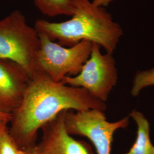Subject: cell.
<instances>
[{
	"instance_id": "6da1fadb",
	"label": "cell",
	"mask_w": 154,
	"mask_h": 154,
	"mask_svg": "<svg viewBox=\"0 0 154 154\" xmlns=\"http://www.w3.org/2000/svg\"><path fill=\"white\" fill-rule=\"evenodd\" d=\"M106 103L94 98L85 89L52 80L37 72L28 85L20 106L12 114L9 133L20 149L35 146L39 130L63 111L98 109Z\"/></svg>"
},
{
	"instance_id": "7a4b0ae2",
	"label": "cell",
	"mask_w": 154,
	"mask_h": 154,
	"mask_svg": "<svg viewBox=\"0 0 154 154\" xmlns=\"http://www.w3.org/2000/svg\"><path fill=\"white\" fill-rule=\"evenodd\" d=\"M75 5L70 20L61 22L38 20L34 28L62 46L71 47L85 40L112 54L123 35L121 26L105 8L95 5L92 1L75 0Z\"/></svg>"
},
{
	"instance_id": "3957f363",
	"label": "cell",
	"mask_w": 154,
	"mask_h": 154,
	"mask_svg": "<svg viewBox=\"0 0 154 154\" xmlns=\"http://www.w3.org/2000/svg\"><path fill=\"white\" fill-rule=\"evenodd\" d=\"M39 47L38 33L28 25L20 11H12L0 20V61L15 62L32 78L37 72Z\"/></svg>"
},
{
	"instance_id": "277c9868",
	"label": "cell",
	"mask_w": 154,
	"mask_h": 154,
	"mask_svg": "<svg viewBox=\"0 0 154 154\" xmlns=\"http://www.w3.org/2000/svg\"><path fill=\"white\" fill-rule=\"evenodd\" d=\"M38 34L40 47L37 55V72L44 73L57 82L80 72L90 57L92 42L84 40L66 48L43 34Z\"/></svg>"
},
{
	"instance_id": "5b68a950",
	"label": "cell",
	"mask_w": 154,
	"mask_h": 154,
	"mask_svg": "<svg viewBox=\"0 0 154 154\" xmlns=\"http://www.w3.org/2000/svg\"><path fill=\"white\" fill-rule=\"evenodd\" d=\"M99 45L93 43L88 60L80 72L66 77L61 82L85 89L94 98L105 103L118 82V73L112 54H102Z\"/></svg>"
},
{
	"instance_id": "8992f818",
	"label": "cell",
	"mask_w": 154,
	"mask_h": 154,
	"mask_svg": "<svg viewBox=\"0 0 154 154\" xmlns=\"http://www.w3.org/2000/svg\"><path fill=\"white\" fill-rule=\"evenodd\" d=\"M129 121L130 116L118 121H108L104 111L98 109L69 110L65 114V125L67 132L71 135L88 139L98 154H111L115 132L119 129L126 128Z\"/></svg>"
},
{
	"instance_id": "52a82bcc",
	"label": "cell",
	"mask_w": 154,
	"mask_h": 154,
	"mask_svg": "<svg viewBox=\"0 0 154 154\" xmlns=\"http://www.w3.org/2000/svg\"><path fill=\"white\" fill-rule=\"evenodd\" d=\"M65 111L41 128L42 137L35 146L39 154H94L88 143L77 140L66 131Z\"/></svg>"
},
{
	"instance_id": "ba28073f",
	"label": "cell",
	"mask_w": 154,
	"mask_h": 154,
	"mask_svg": "<svg viewBox=\"0 0 154 154\" xmlns=\"http://www.w3.org/2000/svg\"><path fill=\"white\" fill-rule=\"evenodd\" d=\"M31 78L15 62L0 61V112L11 115L20 106Z\"/></svg>"
},
{
	"instance_id": "9c48e42d",
	"label": "cell",
	"mask_w": 154,
	"mask_h": 154,
	"mask_svg": "<svg viewBox=\"0 0 154 154\" xmlns=\"http://www.w3.org/2000/svg\"><path fill=\"white\" fill-rule=\"evenodd\" d=\"M129 116L137 124V138L131 149L123 154H154V146L150 138V124L148 119L138 110H133Z\"/></svg>"
},
{
	"instance_id": "30bf717a",
	"label": "cell",
	"mask_w": 154,
	"mask_h": 154,
	"mask_svg": "<svg viewBox=\"0 0 154 154\" xmlns=\"http://www.w3.org/2000/svg\"><path fill=\"white\" fill-rule=\"evenodd\" d=\"M39 11L46 16H72L75 11V0H34Z\"/></svg>"
},
{
	"instance_id": "8fae6325",
	"label": "cell",
	"mask_w": 154,
	"mask_h": 154,
	"mask_svg": "<svg viewBox=\"0 0 154 154\" xmlns=\"http://www.w3.org/2000/svg\"><path fill=\"white\" fill-rule=\"evenodd\" d=\"M152 86H154V67L139 71L134 78L131 94L132 97H137L143 89Z\"/></svg>"
},
{
	"instance_id": "7c38bea8",
	"label": "cell",
	"mask_w": 154,
	"mask_h": 154,
	"mask_svg": "<svg viewBox=\"0 0 154 154\" xmlns=\"http://www.w3.org/2000/svg\"><path fill=\"white\" fill-rule=\"evenodd\" d=\"M0 154H26L11 137L8 125L0 131Z\"/></svg>"
},
{
	"instance_id": "4fadbf2b",
	"label": "cell",
	"mask_w": 154,
	"mask_h": 154,
	"mask_svg": "<svg viewBox=\"0 0 154 154\" xmlns=\"http://www.w3.org/2000/svg\"><path fill=\"white\" fill-rule=\"evenodd\" d=\"M114 0H93L92 2L95 5L105 8L110 4Z\"/></svg>"
},
{
	"instance_id": "5bb4252c",
	"label": "cell",
	"mask_w": 154,
	"mask_h": 154,
	"mask_svg": "<svg viewBox=\"0 0 154 154\" xmlns=\"http://www.w3.org/2000/svg\"><path fill=\"white\" fill-rule=\"evenodd\" d=\"M11 116H12L11 114H7L0 112V120L5 121L9 123L11 121Z\"/></svg>"
},
{
	"instance_id": "9a60e30c",
	"label": "cell",
	"mask_w": 154,
	"mask_h": 154,
	"mask_svg": "<svg viewBox=\"0 0 154 154\" xmlns=\"http://www.w3.org/2000/svg\"><path fill=\"white\" fill-rule=\"evenodd\" d=\"M35 146L33 147L25 149L26 151V154H39L35 147Z\"/></svg>"
},
{
	"instance_id": "2e32d148",
	"label": "cell",
	"mask_w": 154,
	"mask_h": 154,
	"mask_svg": "<svg viewBox=\"0 0 154 154\" xmlns=\"http://www.w3.org/2000/svg\"><path fill=\"white\" fill-rule=\"evenodd\" d=\"M8 123H9V122H8L0 120V131L2 130V128L4 127L6 125H7Z\"/></svg>"
}]
</instances>
